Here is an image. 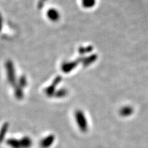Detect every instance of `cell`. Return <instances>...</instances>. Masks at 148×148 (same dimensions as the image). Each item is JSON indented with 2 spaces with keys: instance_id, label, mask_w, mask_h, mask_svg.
I'll use <instances>...</instances> for the list:
<instances>
[{
  "instance_id": "6da1fadb",
  "label": "cell",
  "mask_w": 148,
  "mask_h": 148,
  "mask_svg": "<svg viewBox=\"0 0 148 148\" xmlns=\"http://www.w3.org/2000/svg\"><path fill=\"white\" fill-rule=\"evenodd\" d=\"M77 115V119L78 123V125H80V127L82 130L85 131L86 129V122L85 121V117H83V113L81 112H78L76 113Z\"/></svg>"
},
{
  "instance_id": "7a4b0ae2",
  "label": "cell",
  "mask_w": 148,
  "mask_h": 148,
  "mask_svg": "<svg viewBox=\"0 0 148 148\" xmlns=\"http://www.w3.org/2000/svg\"><path fill=\"white\" fill-rule=\"evenodd\" d=\"M1 26H2V18L1 14H0V30L1 29Z\"/></svg>"
}]
</instances>
